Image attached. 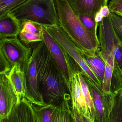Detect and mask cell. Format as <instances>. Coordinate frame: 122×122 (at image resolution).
<instances>
[{
    "label": "cell",
    "instance_id": "1",
    "mask_svg": "<svg viewBox=\"0 0 122 122\" xmlns=\"http://www.w3.org/2000/svg\"><path fill=\"white\" fill-rule=\"evenodd\" d=\"M36 64L39 89L46 104L71 100L69 87L61 70L43 41L33 49Z\"/></svg>",
    "mask_w": 122,
    "mask_h": 122
},
{
    "label": "cell",
    "instance_id": "2",
    "mask_svg": "<svg viewBox=\"0 0 122 122\" xmlns=\"http://www.w3.org/2000/svg\"><path fill=\"white\" fill-rule=\"evenodd\" d=\"M59 25L84 54L92 55L99 51L97 34L87 28L67 0H54Z\"/></svg>",
    "mask_w": 122,
    "mask_h": 122
},
{
    "label": "cell",
    "instance_id": "3",
    "mask_svg": "<svg viewBox=\"0 0 122 122\" xmlns=\"http://www.w3.org/2000/svg\"><path fill=\"white\" fill-rule=\"evenodd\" d=\"M10 12L21 21L28 20L42 26L59 25L54 0H29Z\"/></svg>",
    "mask_w": 122,
    "mask_h": 122
},
{
    "label": "cell",
    "instance_id": "4",
    "mask_svg": "<svg viewBox=\"0 0 122 122\" xmlns=\"http://www.w3.org/2000/svg\"><path fill=\"white\" fill-rule=\"evenodd\" d=\"M98 28L100 49L97 53L105 62L114 64V69H121L122 43L115 33L110 15L104 18Z\"/></svg>",
    "mask_w": 122,
    "mask_h": 122
},
{
    "label": "cell",
    "instance_id": "5",
    "mask_svg": "<svg viewBox=\"0 0 122 122\" xmlns=\"http://www.w3.org/2000/svg\"><path fill=\"white\" fill-rule=\"evenodd\" d=\"M42 26L80 67L82 71V75L84 78L90 80L95 85L102 88L101 83L86 62L84 54L75 46L60 26Z\"/></svg>",
    "mask_w": 122,
    "mask_h": 122
},
{
    "label": "cell",
    "instance_id": "6",
    "mask_svg": "<svg viewBox=\"0 0 122 122\" xmlns=\"http://www.w3.org/2000/svg\"><path fill=\"white\" fill-rule=\"evenodd\" d=\"M42 27L43 41L62 72L70 92L71 81L74 74L78 72L82 74V71L44 27L42 26Z\"/></svg>",
    "mask_w": 122,
    "mask_h": 122
},
{
    "label": "cell",
    "instance_id": "7",
    "mask_svg": "<svg viewBox=\"0 0 122 122\" xmlns=\"http://www.w3.org/2000/svg\"><path fill=\"white\" fill-rule=\"evenodd\" d=\"M32 107L38 122H77L71 100L57 104H32Z\"/></svg>",
    "mask_w": 122,
    "mask_h": 122
},
{
    "label": "cell",
    "instance_id": "8",
    "mask_svg": "<svg viewBox=\"0 0 122 122\" xmlns=\"http://www.w3.org/2000/svg\"><path fill=\"white\" fill-rule=\"evenodd\" d=\"M0 51L11 66L17 65L21 69L33 53V49L26 46L18 37L0 39Z\"/></svg>",
    "mask_w": 122,
    "mask_h": 122
},
{
    "label": "cell",
    "instance_id": "9",
    "mask_svg": "<svg viewBox=\"0 0 122 122\" xmlns=\"http://www.w3.org/2000/svg\"><path fill=\"white\" fill-rule=\"evenodd\" d=\"M85 79L88 85L95 108L94 122H110L114 104L113 95L112 93L104 94L101 88L98 87L90 80Z\"/></svg>",
    "mask_w": 122,
    "mask_h": 122
},
{
    "label": "cell",
    "instance_id": "10",
    "mask_svg": "<svg viewBox=\"0 0 122 122\" xmlns=\"http://www.w3.org/2000/svg\"><path fill=\"white\" fill-rule=\"evenodd\" d=\"M26 85V98L33 104H44L43 97L39 92L36 64L35 56L32 53L30 58L23 66Z\"/></svg>",
    "mask_w": 122,
    "mask_h": 122
},
{
    "label": "cell",
    "instance_id": "11",
    "mask_svg": "<svg viewBox=\"0 0 122 122\" xmlns=\"http://www.w3.org/2000/svg\"><path fill=\"white\" fill-rule=\"evenodd\" d=\"M0 120L7 117L18 103L16 92L7 74H0Z\"/></svg>",
    "mask_w": 122,
    "mask_h": 122
},
{
    "label": "cell",
    "instance_id": "12",
    "mask_svg": "<svg viewBox=\"0 0 122 122\" xmlns=\"http://www.w3.org/2000/svg\"><path fill=\"white\" fill-rule=\"evenodd\" d=\"M0 122H38L32 103L26 97H22L14 106L7 117Z\"/></svg>",
    "mask_w": 122,
    "mask_h": 122
},
{
    "label": "cell",
    "instance_id": "13",
    "mask_svg": "<svg viewBox=\"0 0 122 122\" xmlns=\"http://www.w3.org/2000/svg\"><path fill=\"white\" fill-rule=\"evenodd\" d=\"M75 13L89 16L94 18L102 6L107 5L108 0H67Z\"/></svg>",
    "mask_w": 122,
    "mask_h": 122
},
{
    "label": "cell",
    "instance_id": "14",
    "mask_svg": "<svg viewBox=\"0 0 122 122\" xmlns=\"http://www.w3.org/2000/svg\"><path fill=\"white\" fill-rule=\"evenodd\" d=\"M70 93L71 104L76 106L79 111L86 117L92 120L82 93L77 73H74L72 79Z\"/></svg>",
    "mask_w": 122,
    "mask_h": 122
},
{
    "label": "cell",
    "instance_id": "15",
    "mask_svg": "<svg viewBox=\"0 0 122 122\" xmlns=\"http://www.w3.org/2000/svg\"><path fill=\"white\" fill-rule=\"evenodd\" d=\"M18 36L25 45L43 41L42 26L28 20L21 21V29Z\"/></svg>",
    "mask_w": 122,
    "mask_h": 122
},
{
    "label": "cell",
    "instance_id": "16",
    "mask_svg": "<svg viewBox=\"0 0 122 122\" xmlns=\"http://www.w3.org/2000/svg\"><path fill=\"white\" fill-rule=\"evenodd\" d=\"M21 29V21L11 12L0 17V39L18 37Z\"/></svg>",
    "mask_w": 122,
    "mask_h": 122
},
{
    "label": "cell",
    "instance_id": "17",
    "mask_svg": "<svg viewBox=\"0 0 122 122\" xmlns=\"http://www.w3.org/2000/svg\"><path fill=\"white\" fill-rule=\"evenodd\" d=\"M7 76L16 92L19 102L22 97H26L24 72L20 66L14 65L12 66Z\"/></svg>",
    "mask_w": 122,
    "mask_h": 122
},
{
    "label": "cell",
    "instance_id": "18",
    "mask_svg": "<svg viewBox=\"0 0 122 122\" xmlns=\"http://www.w3.org/2000/svg\"><path fill=\"white\" fill-rule=\"evenodd\" d=\"M84 55L87 65L102 86L106 67L105 62L97 53L94 55Z\"/></svg>",
    "mask_w": 122,
    "mask_h": 122
},
{
    "label": "cell",
    "instance_id": "19",
    "mask_svg": "<svg viewBox=\"0 0 122 122\" xmlns=\"http://www.w3.org/2000/svg\"><path fill=\"white\" fill-rule=\"evenodd\" d=\"M112 94L114 104L110 122H122V88Z\"/></svg>",
    "mask_w": 122,
    "mask_h": 122
},
{
    "label": "cell",
    "instance_id": "20",
    "mask_svg": "<svg viewBox=\"0 0 122 122\" xmlns=\"http://www.w3.org/2000/svg\"><path fill=\"white\" fill-rule=\"evenodd\" d=\"M77 73L81 84L83 95L84 97L86 103L91 114L92 118L94 121L95 118V108L93 100L90 92L88 85L83 75L79 72H78Z\"/></svg>",
    "mask_w": 122,
    "mask_h": 122
},
{
    "label": "cell",
    "instance_id": "21",
    "mask_svg": "<svg viewBox=\"0 0 122 122\" xmlns=\"http://www.w3.org/2000/svg\"><path fill=\"white\" fill-rule=\"evenodd\" d=\"M29 0H0V17Z\"/></svg>",
    "mask_w": 122,
    "mask_h": 122
},
{
    "label": "cell",
    "instance_id": "22",
    "mask_svg": "<svg viewBox=\"0 0 122 122\" xmlns=\"http://www.w3.org/2000/svg\"><path fill=\"white\" fill-rule=\"evenodd\" d=\"M105 72L104 81L102 86L103 93L105 94H110V86L114 70V66L107 62H105Z\"/></svg>",
    "mask_w": 122,
    "mask_h": 122
},
{
    "label": "cell",
    "instance_id": "23",
    "mask_svg": "<svg viewBox=\"0 0 122 122\" xmlns=\"http://www.w3.org/2000/svg\"><path fill=\"white\" fill-rule=\"evenodd\" d=\"M110 16L115 33L122 43V18L111 12Z\"/></svg>",
    "mask_w": 122,
    "mask_h": 122
},
{
    "label": "cell",
    "instance_id": "24",
    "mask_svg": "<svg viewBox=\"0 0 122 122\" xmlns=\"http://www.w3.org/2000/svg\"><path fill=\"white\" fill-rule=\"evenodd\" d=\"M79 18L84 25L92 32L97 34L99 23H96L94 18L85 15L79 16Z\"/></svg>",
    "mask_w": 122,
    "mask_h": 122
},
{
    "label": "cell",
    "instance_id": "25",
    "mask_svg": "<svg viewBox=\"0 0 122 122\" xmlns=\"http://www.w3.org/2000/svg\"><path fill=\"white\" fill-rule=\"evenodd\" d=\"M11 67L9 61L0 51V74H8Z\"/></svg>",
    "mask_w": 122,
    "mask_h": 122
},
{
    "label": "cell",
    "instance_id": "26",
    "mask_svg": "<svg viewBox=\"0 0 122 122\" xmlns=\"http://www.w3.org/2000/svg\"><path fill=\"white\" fill-rule=\"evenodd\" d=\"M108 6L111 13L117 15L122 14V0H111Z\"/></svg>",
    "mask_w": 122,
    "mask_h": 122
},
{
    "label": "cell",
    "instance_id": "27",
    "mask_svg": "<svg viewBox=\"0 0 122 122\" xmlns=\"http://www.w3.org/2000/svg\"><path fill=\"white\" fill-rule=\"evenodd\" d=\"M73 111L77 122H95L92 119H89L84 116L79 111L76 107L72 105Z\"/></svg>",
    "mask_w": 122,
    "mask_h": 122
},
{
    "label": "cell",
    "instance_id": "28",
    "mask_svg": "<svg viewBox=\"0 0 122 122\" xmlns=\"http://www.w3.org/2000/svg\"><path fill=\"white\" fill-rule=\"evenodd\" d=\"M99 12L104 18H107L110 15L111 12L108 5H105L102 6L100 9Z\"/></svg>",
    "mask_w": 122,
    "mask_h": 122
},
{
    "label": "cell",
    "instance_id": "29",
    "mask_svg": "<svg viewBox=\"0 0 122 122\" xmlns=\"http://www.w3.org/2000/svg\"><path fill=\"white\" fill-rule=\"evenodd\" d=\"M104 18H103V16L99 11V12H97L96 14L95 17L94 19L96 23H99L100 22L102 21Z\"/></svg>",
    "mask_w": 122,
    "mask_h": 122
},
{
    "label": "cell",
    "instance_id": "30",
    "mask_svg": "<svg viewBox=\"0 0 122 122\" xmlns=\"http://www.w3.org/2000/svg\"><path fill=\"white\" fill-rule=\"evenodd\" d=\"M118 15L119 16H121V17L122 18V14H120V15Z\"/></svg>",
    "mask_w": 122,
    "mask_h": 122
},
{
    "label": "cell",
    "instance_id": "31",
    "mask_svg": "<svg viewBox=\"0 0 122 122\" xmlns=\"http://www.w3.org/2000/svg\"><path fill=\"white\" fill-rule=\"evenodd\" d=\"M121 69H122V66H121Z\"/></svg>",
    "mask_w": 122,
    "mask_h": 122
}]
</instances>
